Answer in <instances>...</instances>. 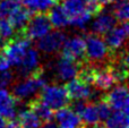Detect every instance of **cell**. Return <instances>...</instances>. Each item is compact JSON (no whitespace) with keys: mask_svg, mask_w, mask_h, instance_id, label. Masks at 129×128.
<instances>
[{"mask_svg":"<svg viewBox=\"0 0 129 128\" xmlns=\"http://www.w3.org/2000/svg\"><path fill=\"white\" fill-rule=\"evenodd\" d=\"M110 92L102 95V98L107 101V103L111 107L112 110H122L128 111V88L126 83L116 84Z\"/></svg>","mask_w":129,"mask_h":128,"instance_id":"cell-9","label":"cell"},{"mask_svg":"<svg viewBox=\"0 0 129 128\" xmlns=\"http://www.w3.org/2000/svg\"><path fill=\"white\" fill-rule=\"evenodd\" d=\"M18 113V101L6 88H0V116L7 120L16 119Z\"/></svg>","mask_w":129,"mask_h":128,"instance_id":"cell-13","label":"cell"},{"mask_svg":"<svg viewBox=\"0 0 129 128\" xmlns=\"http://www.w3.org/2000/svg\"><path fill=\"white\" fill-rule=\"evenodd\" d=\"M79 118L82 120V124L84 125H93L100 121L95 103L92 101H87L82 112L79 113Z\"/></svg>","mask_w":129,"mask_h":128,"instance_id":"cell-22","label":"cell"},{"mask_svg":"<svg viewBox=\"0 0 129 128\" xmlns=\"http://www.w3.org/2000/svg\"><path fill=\"white\" fill-rule=\"evenodd\" d=\"M18 125L24 128H40V126L43 124V121L31 110L29 108L20 109L16 117Z\"/></svg>","mask_w":129,"mask_h":128,"instance_id":"cell-21","label":"cell"},{"mask_svg":"<svg viewBox=\"0 0 129 128\" xmlns=\"http://www.w3.org/2000/svg\"><path fill=\"white\" fill-rule=\"evenodd\" d=\"M40 128H59V126L57 124H54V122H52V121H45L41 125Z\"/></svg>","mask_w":129,"mask_h":128,"instance_id":"cell-32","label":"cell"},{"mask_svg":"<svg viewBox=\"0 0 129 128\" xmlns=\"http://www.w3.org/2000/svg\"><path fill=\"white\" fill-rule=\"evenodd\" d=\"M13 1H15V2H17L18 5H23L25 2V0H13Z\"/></svg>","mask_w":129,"mask_h":128,"instance_id":"cell-34","label":"cell"},{"mask_svg":"<svg viewBox=\"0 0 129 128\" xmlns=\"http://www.w3.org/2000/svg\"><path fill=\"white\" fill-rule=\"evenodd\" d=\"M117 24V19L112 13H103V10L100 14L96 15V18L93 20L91 25L92 33L98 34L100 36H103Z\"/></svg>","mask_w":129,"mask_h":128,"instance_id":"cell-16","label":"cell"},{"mask_svg":"<svg viewBox=\"0 0 129 128\" xmlns=\"http://www.w3.org/2000/svg\"><path fill=\"white\" fill-rule=\"evenodd\" d=\"M14 74L8 70H2L0 72V88H6L7 86L11 85L14 83Z\"/></svg>","mask_w":129,"mask_h":128,"instance_id":"cell-30","label":"cell"},{"mask_svg":"<svg viewBox=\"0 0 129 128\" xmlns=\"http://www.w3.org/2000/svg\"><path fill=\"white\" fill-rule=\"evenodd\" d=\"M48 16H49L52 27H54V28L61 29L69 25V16L59 2H57L49 9Z\"/></svg>","mask_w":129,"mask_h":128,"instance_id":"cell-19","label":"cell"},{"mask_svg":"<svg viewBox=\"0 0 129 128\" xmlns=\"http://www.w3.org/2000/svg\"><path fill=\"white\" fill-rule=\"evenodd\" d=\"M16 128H24V127H22V126H19V125H18V126L16 127Z\"/></svg>","mask_w":129,"mask_h":128,"instance_id":"cell-36","label":"cell"},{"mask_svg":"<svg viewBox=\"0 0 129 128\" xmlns=\"http://www.w3.org/2000/svg\"><path fill=\"white\" fill-rule=\"evenodd\" d=\"M59 2L58 0H25L24 5L31 14L48 13L53 5Z\"/></svg>","mask_w":129,"mask_h":128,"instance_id":"cell-24","label":"cell"},{"mask_svg":"<svg viewBox=\"0 0 129 128\" xmlns=\"http://www.w3.org/2000/svg\"><path fill=\"white\" fill-rule=\"evenodd\" d=\"M2 47H4V44H2V42H1V39H0V49H2Z\"/></svg>","mask_w":129,"mask_h":128,"instance_id":"cell-35","label":"cell"},{"mask_svg":"<svg viewBox=\"0 0 129 128\" xmlns=\"http://www.w3.org/2000/svg\"><path fill=\"white\" fill-rule=\"evenodd\" d=\"M122 128H128V126H126V127H122Z\"/></svg>","mask_w":129,"mask_h":128,"instance_id":"cell-37","label":"cell"},{"mask_svg":"<svg viewBox=\"0 0 129 128\" xmlns=\"http://www.w3.org/2000/svg\"><path fill=\"white\" fill-rule=\"evenodd\" d=\"M23 79L13 83V97L17 101L22 102L25 100H31L39 95L43 86L45 85L44 68L41 66L38 72L33 73L26 77H22Z\"/></svg>","mask_w":129,"mask_h":128,"instance_id":"cell-1","label":"cell"},{"mask_svg":"<svg viewBox=\"0 0 129 128\" xmlns=\"http://www.w3.org/2000/svg\"><path fill=\"white\" fill-rule=\"evenodd\" d=\"M92 17H94V16L89 11H84V13H80L78 15L69 17V25H71L73 27H76V28L84 29L86 28L87 24L92 19Z\"/></svg>","mask_w":129,"mask_h":128,"instance_id":"cell-26","label":"cell"},{"mask_svg":"<svg viewBox=\"0 0 129 128\" xmlns=\"http://www.w3.org/2000/svg\"><path fill=\"white\" fill-rule=\"evenodd\" d=\"M79 128H82V127H79Z\"/></svg>","mask_w":129,"mask_h":128,"instance_id":"cell-39","label":"cell"},{"mask_svg":"<svg viewBox=\"0 0 129 128\" xmlns=\"http://www.w3.org/2000/svg\"><path fill=\"white\" fill-rule=\"evenodd\" d=\"M40 99L53 111L68 107L70 103V98L66 87L60 84H48L44 85L39 93Z\"/></svg>","mask_w":129,"mask_h":128,"instance_id":"cell-3","label":"cell"},{"mask_svg":"<svg viewBox=\"0 0 129 128\" xmlns=\"http://www.w3.org/2000/svg\"><path fill=\"white\" fill-rule=\"evenodd\" d=\"M128 33V22H122L120 24H116L105 35H103V40H104L107 47L109 48L110 52L117 51V50L126 47Z\"/></svg>","mask_w":129,"mask_h":128,"instance_id":"cell-7","label":"cell"},{"mask_svg":"<svg viewBox=\"0 0 129 128\" xmlns=\"http://www.w3.org/2000/svg\"><path fill=\"white\" fill-rule=\"evenodd\" d=\"M27 108H29L43 122L45 121H51L53 119L54 111L52 110L50 107H48L42 100L40 99V97L32 98L31 100H28L27 102Z\"/></svg>","mask_w":129,"mask_h":128,"instance_id":"cell-18","label":"cell"},{"mask_svg":"<svg viewBox=\"0 0 129 128\" xmlns=\"http://www.w3.org/2000/svg\"><path fill=\"white\" fill-rule=\"evenodd\" d=\"M82 128H107L105 127L104 124H102V122H95V124L93 125H82Z\"/></svg>","mask_w":129,"mask_h":128,"instance_id":"cell-31","label":"cell"},{"mask_svg":"<svg viewBox=\"0 0 129 128\" xmlns=\"http://www.w3.org/2000/svg\"><path fill=\"white\" fill-rule=\"evenodd\" d=\"M31 15L32 14L29 13V10L26 7L22 6V5H18V6L11 11L10 15L7 17V19L13 25L16 33H20V32L24 29V27L26 26Z\"/></svg>","mask_w":129,"mask_h":128,"instance_id":"cell-17","label":"cell"},{"mask_svg":"<svg viewBox=\"0 0 129 128\" xmlns=\"http://www.w3.org/2000/svg\"><path fill=\"white\" fill-rule=\"evenodd\" d=\"M92 65V63H91ZM94 66V77L92 85L100 91H109L116 84H118L113 72L110 68L109 63H101Z\"/></svg>","mask_w":129,"mask_h":128,"instance_id":"cell-10","label":"cell"},{"mask_svg":"<svg viewBox=\"0 0 129 128\" xmlns=\"http://www.w3.org/2000/svg\"><path fill=\"white\" fill-rule=\"evenodd\" d=\"M53 118L56 119L59 128H79L83 125L79 116L74 112L69 107L56 110Z\"/></svg>","mask_w":129,"mask_h":128,"instance_id":"cell-15","label":"cell"},{"mask_svg":"<svg viewBox=\"0 0 129 128\" xmlns=\"http://www.w3.org/2000/svg\"><path fill=\"white\" fill-rule=\"evenodd\" d=\"M66 38V33H63V31L61 29L56 28L54 31L51 29L45 35L38 39L36 47H38L39 51H41L44 54H56L61 50V47H62Z\"/></svg>","mask_w":129,"mask_h":128,"instance_id":"cell-6","label":"cell"},{"mask_svg":"<svg viewBox=\"0 0 129 128\" xmlns=\"http://www.w3.org/2000/svg\"><path fill=\"white\" fill-rule=\"evenodd\" d=\"M61 54L73 59L77 62L85 61V39L84 35L67 36L62 47Z\"/></svg>","mask_w":129,"mask_h":128,"instance_id":"cell-8","label":"cell"},{"mask_svg":"<svg viewBox=\"0 0 129 128\" xmlns=\"http://www.w3.org/2000/svg\"><path fill=\"white\" fill-rule=\"evenodd\" d=\"M15 34L16 31L13 27V25L10 24V22L7 18L0 17V39H1L2 44L5 45V43L15 36Z\"/></svg>","mask_w":129,"mask_h":128,"instance_id":"cell-27","label":"cell"},{"mask_svg":"<svg viewBox=\"0 0 129 128\" xmlns=\"http://www.w3.org/2000/svg\"><path fill=\"white\" fill-rule=\"evenodd\" d=\"M113 1H117V0H112V2H113Z\"/></svg>","mask_w":129,"mask_h":128,"instance_id":"cell-38","label":"cell"},{"mask_svg":"<svg viewBox=\"0 0 129 128\" xmlns=\"http://www.w3.org/2000/svg\"><path fill=\"white\" fill-rule=\"evenodd\" d=\"M112 8V15L117 19V22H128L129 17V4L128 0H117Z\"/></svg>","mask_w":129,"mask_h":128,"instance_id":"cell-25","label":"cell"},{"mask_svg":"<svg viewBox=\"0 0 129 128\" xmlns=\"http://www.w3.org/2000/svg\"><path fill=\"white\" fill-rule=\"evenodd\" d=\"M40 53L36 49L29 47L28 49L25 51L23 59L20 61L19 66H18V75L22 77H26L28 75H32L33 73L38 72L41 68L40 65Z\"/></svg>","mask_w":129,"mask_h":128,"instance_id":"cell-12","label":"cell"},{"mask_svg":"<svg viewBox=\"0 0 129 128\" xmlns=\"http://www.w3.org/2000/svg\"><path fill=\"white\" fill-rule=\"evenodd\" d=\"M51 29L52 25L49 19L48 13H36L31 15L26 26L24 27V29L20 33L25 38L29 39L31 41H34L40 39L41 36L45 35Z\"/></svg>","mask_w":129,"mask_h":128,"instance_id":"cell-5","label":"cell"},{"mask_svg":"<svg viewBox=\"0 0 129 128\" xmlns=\"http://www.w3.org/2000/svg\"><path fill=\"white\" fill-rule=\"evenodd\" d=\"M61 6L63 7L69 17L84 11H89L92 14V0H62Z\"/></svg>","mask_w":129,"mask_h":128,"instance_id":"cell-20","label":"cell"},{"mask_svg":"<svg viewBox=\"0 0 129 128\" xmlns=\"http://www.w3.org/2000/svg\"><path fill=\"white\" fill-rule=\"evenodd\" d=\"M80 63L83 62H77V61L61 54L54 65V73H56L57 78L62 82H68L75 78Z\"/></svg>","mask_w":129,"mask_h":128,"instance_id":"cell-11","label":"cell"},{"mask_svg":"<svg viewBox=\"0 0 129 128\" xmlns=\"http://www.w3.org/2000/svg\"><path fill=\"white\" fill-rule=\"evenodd\" d=\"M17 6L18 4L13 0H0V17L7 18Z\"/></svg>","mask_w":129,"mask_h":128,"instance_id":"cell-29","label":"cell"},{"mask_svg":"<svg viewBox=\"0 0 129 128\" xmlns=\"http://www.w3.org/2000/svg\"><path fill=\"white\" fill-rule=\"evenodd\" d=\"M107 128H122L128 126V111L114 110L105 120Z\"/></svg>","mask_w":129,"mask_h":128,"instance_id":"cell-23","label":"cell"},{"mask_svg":"<svg viewBox=\"0 0 129 128\" xmlns=\"http://www.w3.org/2000/svg\"><path fill=\"white\" fill-rule=\"evenodd\" d=\"M94 1L98 2L100 6L104 7V6H107V5H109L110 2H112V0H94Z\"/></svg>","mask_w":129,"mask_h":128,"instance_id":"cell-33","label":"cell"},{"mask_svg":"<svg viewBox=\"0 0 129 128\" xmlns=\"http://www.w3.org/2000/svg\"><path fill=\"white\" fill-rule=\"evenodd\" d=\"M32 41L25 38L22 33H16L13 39L5 43L2 47V53L7 58L9 65L14 67H18L23 59L25 51L31 47Z\"/></svg>","mask_w":129,"mask_h":128,"instance_id":"cell-4","label":"cell"},{"mask_svg":"<svg viewBox=\"0 0 129 128\" xmlns=\"http://www.w3.org/2000/svg\"><path fill=\"white\" fill-rule=\"evenodd\" d=\"M96 106V110H98V115H99V119L100 121H105L109 118V116L112 113V109L109 104L107 103L103 98L99 99L98 101L94 102Z\"/></svg>","mask_w":129,"mask_h":128,"instance_id":"cell-28","label":"cell"},{"mask_svg":"<svg viewBox=\"0 0 129 128\" xmlns=\"http://www.w3.org/2000/svg\"><path fill=\"white\" fill-rule=\"evenodd\" d=\"M70 100H89L93 88L89 84H86L78 79L77 77L70 79L64 85Z\"/></svg>","mask_w":129,"mask_h":128,"instance_id":"cell-14","label":"cell"},{"mask_svg":"<svg viewBox=\"0 0 129 128\" xmlns=\"http://www.w3.org/2000/svg\"><path fill=\"white\" fill-rule=\"evenodd\" d=\"M85 39V61L92 65L109 62L110 50L107 47L103 36L94 33H86Z\"/></svg>","mask_w":129,"mask_h":128,"instance_id":"cell-2","label":"cell"}]
</instances>
